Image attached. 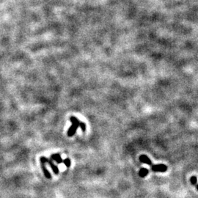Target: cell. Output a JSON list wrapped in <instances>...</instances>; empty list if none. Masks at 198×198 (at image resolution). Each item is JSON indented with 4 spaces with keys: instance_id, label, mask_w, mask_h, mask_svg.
I'll list each match as a JSON object with an SVG mask.
<instances>
[{
    "instance_id": "obj_8",
    "label": "cell",
    "mask_w": 198,
    "mask_h": 198,
    "mask_svg": "<svg viewBox=\"0 0 198 198\" xmlns=\"http://www.w3.org/2000/svg\"><path fill=\"white\" fill-rule=\"evenodd\" d=\"M62 163H64V164L65 165V167H71V159H68V158H66L65 159H64L63 160Z\"/></svg>"
},
{
    "instance_id": "obj_1",
    "label": "cell",
    "mask_w": 198,
    "mask_h": 198,
    "mask_svg": "<svg viewBox=\"0 0 198 198\" xmlns=\"http://www.w3.org/2000/svg\"><path fill=\"white\" fill-rule=\"evenodd\" d=\"M70 120L72 125L71 126V127L68 130V132H67V134H68L69 137H71V136H73L76 134V130L78 129L79 127L81 128L83 132L86 131V124L84 122L80 121L77 117H74V116H71L70 117Z\"/></svg>"
},
{
    "instance_id": "obj_3",
    "label": "cell",
    "mask_w": 198,
    "mask_h": 198,
    "mask_svg": "<svg viewBox=\"0 0 198 198\" xmlns=\"http://www.w3.org/2000/svg\"><path fill=\"white\" fill-rule=\"evenodd\" d=\"M151 170L154 172H160L164 173L167 170V167L164 164H156L152 165L151 166Z\"/></svg>"
},
{
    "instance_id": "obj_10",
    "label": "cell",
    "mask_w": 198,
    "mask_h": 198,
    "mask_svg": "<svg viewBox=\"0 0 198 198\" xmlns=\"http://www.w3.org/2000/svg\"><path fill=\"white\" fill-rule=\"evenodd\" d=\"M196 188H197V190L198 191V185H197V186H196Z\"/></svg>"
},
{
    "instance_id": "obj_4",
    "label": "cell",
    "mask_w": 198,
    "mask_h": 198,
    "mask_svg": "<svg viewBox=\"0 0 198 198\" xmlns=\"http://www.w3.org/2000/svg\"><path fill=\"white\" fill-rule=\"evenodd\" d=\"M140 161L142 163H145V164H148V165H152V162L150 159L148 158L146 155H141L140 156Z\"/></svg>"
},
{
    "instance_id": "obj_6",
    "label": "cell",
    "mask_w": 198,
    "mask_h": 198,
    "mask_svg": "<svg viewBox=\"0 0 198 198\" xmlns=\"http://www.w3.org/2000/svg\"><path fill=\"white\" fill-rule=\"evenodd\" d=\"M40 164H41V168H42L43 172H44V175L46 176V178L50 179L51 177H52V175H51L49 171L47 169L46 166H45V164H41V163H40Z\"/></svg>"
},
{
    "instance_id": "obj_9",
    "label": "cell",
    "mask_w": 198,
    "mask_h": 198,
    "mask_svg": "<svg viewBox=\"0 0 198 198\" xmlns=\"http://www.w3.org/2000/svg\"><path fill=\"white\" fill-rule=\"evenodd\" d=\"M190 181H191V184L192 185H196L197 184V177H196L195 176H192L191 177V179H190Z\"/></svg>"
},
{
    "instance_id": "obj_7",
    "label": "cell",
    "mask_w": 198,
    "mask_h": 198,
    "mask_svg": "<svg viewBox=\"0 0 198 198\" xmlns=\"http://www.w3.org/2000/svg\"><path fill=\"white\" fill-rule=\"evenodd\" d=\"M149 171L148 169L146 168H141L140 172H139V175L141 177H145V176H147V175L148 174Z\"/></svg>"
},
{
    "instance_id": "obj_5",
    "label": "cell",
    "mask_w": 198,
    "mask_h": 198,
    "mask_svg": "<svg viewBox=\"0 0 198 198\" xmlns=\"http://www.w3.org/2000/svg\"><path fill=\"white\" fill-rule=\"evenodd\" d=\"M51 159H52V160L55 161V162L58 163V164H61V163H62L63 162L62 157H61L60 154H52V156H51Z\"/></svg>"
},
{
    "instance_id": "obj_2",
    "label": "cell",
    "mask_w": 198,
    "mask_h": 198,
    "mask_svg": "<svg viewBox=\"0 0 198 198\" xmlns=\"http://www.w3.org/2000/svg\"><path fill=\"white\" fill-rule=\"evenodd\" d=\"M40 163L41 164H46V163H48V164L50 165L51 168H52V171L54 172V173L55 175H58L59 174V168L58 167V166H56V165L54 164V163L52 162V160H50V159H47L46 157L45 156H41L40 158Z\"/></svg>"
}]
</instances>
